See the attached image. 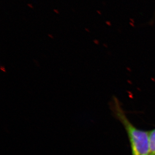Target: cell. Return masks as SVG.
Masks as SVG:
<instances>
[{
  "label": "cell",
  "instance_id": "5",
  "mask_svg": "<svg viewBox=\"0 0 155 155\" xmlns=\"http://www.w3.org/2000/svg\"><path fill=\"white\" fill-rule=\"evenodd\" d=\"M48 36L50 37H51V38H53V36L52 35H51V34H48Z\"/></svg>",
  "mask_w": 155,
  "mask_h": 155
},
{
  "label": "cell",
  "instance_id": "3",
  "mask_svg": "<svg viewBox=\"0 0 155 155\" xmlns=\"http://www.w3.org/2000/svg\"><path fill=\"white\" fill-rule=\"evenodd\" d=\"M53 11L56 14H59V12L58 11V10H57V9H54V10H53Z\"/></svg>",
  "mask_w": 155,
  "mask_h": 155
},
{
  "label": "cell",
  "instance_id": "1",
  "mask_svg": "<svg viewBox=\"0 0 155 155\" xmlns=\"http://www.w3.org/2000/svg\"><path fill=\"white\" fill-rule=\"evenodd\" d=\"M113 110L127 133L130 143L132 155H149V132L137 128L130 122L124 113L117 98H114Z\"/></svg>",
  "mask_w": 155,
  "mask_h": 155
},
{
  "label": "cell",
  "instance_id": "6",
  "mask_svg": "<svg viewBox=\"0 0 155 155\" xmlns=\"http://www.w3.org/2000/svg\"><path fill=\"white\" fill-rule=\"evenodd\" d=\"M85 31H87V32H89V29H87V28H85Z\"/></svg>",
  "mask_w": 155,
  "mask_h": 155
},
{
  "label": "cell",
  "instance_id": "4",
  "mask_svg": "<svg viewBox=\"0 0 155 155\" xmlns=\"http://www.w3.org/2000/svg\"><path fill=\"white\" fill-rule=\"evenodd\" d=\"M27 6L31 8H33V7L32 5L30 4H27Z\"/></svg>",
  "mask_w": 155,
  "mask_h": 155
},
{
  "label": "cell",
  "instance_id": "2",
  "mask_svg": "<svg viewBox=\"0 0 155 155\" xmlns=\"http://www.w3.org/2000/svg\"><path fill=\"white\" fill-rule=\"evenodd\" d=\"M149 155H155V129L149 132Z\"/></svg>",
  "mask_w": 155,
  "mask_h": 155
}]
</instances>
